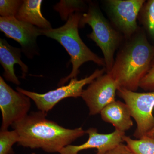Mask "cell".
<instances>
[{
    "label": "cell",
    "instance_id": "2",
    "mask_svg": "<svg viewBox=\"0 0 154 154\" xmlns=\"http://www.w3.org/2000/svg\"><path fill=\"white\" fill-rule=\"evenodd\" d=\"M154 58V46L149 42L144 34L140 33L118 53L108 74L119 87L136 92Z\"/></svg>",
    "mask_w": 154,
    "mask_h": 154
},
{
    "label": "cell",
    "instance_id": "14",
    "mask_svg": "<svg viewBox=\"0 0 154 154\" xmlns=\"http://www.w3.org/2000/svg\"><path fill=\"white\" fill-rule=\"evenodd\" d=\"M42 0H24L15 18L22 22L30 23L42 29H51L50 23L42 16Z\"/></svg>",
    "mask_w": 154,
    "mask_h": 154
},
{
    "label": "cell",
    "instance_id": "8",
    "mask_svg": "<svg viewBox=\"0 0 154 154\" xmlns=\"http://www.w3.org/2000/svg\"><path fill=\"white\" fill-rule=\"evenodd\" d=\"M119 87L108 73L98 77L91 83L81 96L89 108L90 115L99 114L104 107L116 101Z\"/></svg>",
    "mask_w": 154,
    "mask_h": 154
},
{
    "label": "cell",
    "instance_id": "1",
    "mask_svg": "<svg viewBox=\"0 0 154 154\" xmlns=\"http://www.w3.org/2000/svg\"><path fill=\"white\" fill-rule=\"evenodd\" d=\"M47 113L31 112L11 125L18 133V145L31 149H41L48 153L59 152L86 134L82 127L65 128L46 118Z\"/></svg>",
    "mask_w": 154,
    "mask_h": 154
},
{
    "label": "cell",
    "instance_id": "3",
    "mask_svg": "<svg viewBox=\"0 0 154 154\" xmlns=\"http://www.w3.org/2000/svg\"><path fill=\"white\" fill-rule=\"evenodd\" d=\"M82 14L76 12L69 17L66 23L56 29H40L41 35H44L57 41L67 51L71 57L72 69L67 76L62 78L58 86H63L69 80L77 78L79 69L87 62H94L99 66H105L103 58L99 57L85 44L79 34L80 20Z\"/></svg>",
    "mask_w": 154,
    "mask_h": 154
},
{
    "label": "cell",
    "instance_id": "17",
    "mask_svg": "<svg viewBox=\"0 0 154 154\" xmlns=\"http://www.w3.org/2000/svg\"><path fill=\"white\" fill-rule=\"evenodd\" d=\"M84 4L81 1H61L54 9L59 13L62 20H67L71 15L81 10Z\"/></svg>",
    "mask_w": 154,
    "mask_h": 154
},
{
    "label": "cell",
    "instance_id": "13",
    "mask_svg": "<svg viewBox=\"0 0 154 154\" xmlns=\"http://www.w3.org/2000/svg\"><path fill=\"white\" fill-rule=\"evenodd\" d=\"M103 121L113 125L115 130L125 132L133 125L128 106L120 101H115L104 107L100 113Z\"/></svg>",
    "mask_w": 154,
    "mask_h": 154
},
{
    "label": "cell",
    "instance_id": "5",
    "mask_svg": "<svg viewBox=\"0 0 154 154\" xmlns=\"http://www.w3.org/2000/svg\"><path fill=\"white\" fill-rule=\"evenodd\" d=\"M117 94L128 106L136 122L134 136L137 139L145 136L154 127V91L137 93L119 87Z\"/></svg>",
    "mask_w": 154,
    "mask_h": 154
},
{
    "label": "cell",
    "instance_id": "22",
    "mask_svg": "<svg viewBox=\"0 0 154 154\" xmlns=\"http://www.w3.org/2000/svg\"><path fill=\"white\" fill-rule=\"evenodd\" d=\"M146 136L154 138V127L150 131H149V132L147 134Z\"/></svg>",
    "mask_w": 154,
    "mask_h": 154
},
{
    "label": "cell",
    "instance_id": "12",
    "mask_svg": "<svg viewBox=\"0 0 154 154\" xmlns=\"http://www.w3.org/2000/svg\"><path fill=\"white\" fill-rule=\"evenodd\" d=\"M21 48L13 47L5 39H0V63L4 69L3 76L7 81L16 85H20L14 71V65L18 64L22 72L23 78L28 71V67L21 60Z\"/></svg>",
    "mask_w": 154,
    "mask_h": 154
},
{
    "label": "cell",
    "instance_id": "11",
    "mask_svg": "<svg viewBox=\"0 0 154 154\" xmlns=\"http://www.w3.org/2000/svg\"><path fill=\"white\" fill-rule=\"evenodd\" d=\"M89 135L87 142L80 145H69L62 149L59 154H79L80 151L89 149H96V154H105L116 146L123 143V137L125 132L115 130L113 132L107 134H100L98 130L91 128L86 131Z\"/></svg>",
    "mask_w": 154,
    "mask_h": 154
},
{
    "label": "cell",
    "instance_id": "9",
    "mask_svg": "<svg viewBox=\"0 0 154 154\" xmlns=\"http://www.w3.org/2000/svg\"><path fill=\"white\" fill-rule=\"evenodd\" d=\"M0 30L7 37L19 42L22 51L28 57L37 53L36 39L41 35L40 28L22 21L15 17H0Z\"/></svg>",
    "mask_w": 154,
    "mask_h": 154
},
{
    "label": "cell",
    "instance_id": "15",
    "mask_svg": "<svg viewBox=\"0 0 154 154\" xmlns=\"http://www.w3.org/2000/svg\"><path fill=\"white\" fill-rule=\"evenodd\" d=\"M123 140L134 154H154V138L146 135L134 140L125 134Z\"/></svg>",
    "mask_w": 154,
    "mask_h": 154
},
{
    "label": "cell",
    "instance_id": "21",
    "mask_svg": "<svg viewBox=\"0 0 154 154\" xmlns=\"http://www.w3.org/2000/svg\"><path fill=\"white\" fill-rule=\"evenodd\" d=\"M105 154H134L126 145L121 143L108 151Z\"/></svg>",
    "mask_w": 154,
    "mask_h": 154
},
{
    "label": "cell",
    "instance_id": "10",
    "mask_svg": "<svg viewBox=\"0 0 154 154\" xmlns=\"http://www.w3.org/2000/svg\"><path fill=\"white\" fill-rule=\"evenodd\" d=\"M145 2L144 0L107 1L114 23L125 36L130 37L137 30L138 16Z\"/></svg>",
    "mask_w": 154,
    "mask_h": 154
},
{
    "label": "cell",
    "instance_id": "4",
    "mask_svg": "<svg viewBox=\"0 0 154 154\" xmlns=\"http://www.w3.org/2000/svg\"><path fill=\"white\" fill-rule=\"evenodd\" d=\"M87 24L90 25L93 30L88 37L95 42L102 50L105 70L108 73L114 64V53L120 42V36L98 7L94 5H90L88 12L82 15L79 27H84Z\"/></svg>",
    "mask_w": 154,
    "mask_h": 154
},
{
    "label": "cell",
    "instance_id": "18",
    "mask_svg": "<svg viewBox=\"0 0 154 154\" xmlns=\"http://www.w3.org/2000/svg\"><path fill=\"white\" fill-rule=\"evenodd\" d=\"M140 12L145 27L154 38V0H149L145 3Z\"/></svg>",
    "mask_w": 154,
    "mask_h": 154
},
{
    "label": "cell",
    "instance_id": "20",
    "mask_svg": "<svg viewBox=\"0 0 154 154\" xmlns=\"http://www.w3.org/2000/svg\"><path fill=\"white\" fill-rule=\"evenodd\" d=\"M140 88L144 91H154V59L148 72L140 81Z\"/></svg>",
    "mask_w": 154,
    "mask_h": 154
},
{
    "label": "cell",
    "instance_id": "7",
    "mask_svg": "<svg viewBox=\"0 0 154 154\" xmlns=\"http://www.w3.org/2000/svg\"><path fill=\"white\" fill-rule=\"evenodd\" d=\"M31 107L30 99L16 91L0 77V109L2 113L1 131L8 130L14 123L28 114Z\"/></svg>",
    "mask_w": 154,
    "mask_h": 154
},
{
    "label": "cell",
    "instance_id": "6",
    "mask_svg": "<svg viewBox=\"0 0 154 154\" xmlns=\"http://www.w3.org/2000/svg\"><path fill=\"white\" fill-rule=\"evenodd\" d=\"M105 71V68L98 69L89 76L80 80L77 79V78L72 79L66 85L61 86L45 94H38L19 87H17V90L33 100L39 111L47 113L63 99L69 97H81L84 91L83 88L86 85H90L98 77L104 74Z\"/></svg>",
    "mask_w": 154,
    "mask_h": 154
},
{
    "label": "cell",
    "instance_id": "16",
    "mask_svg": "<svg viewBox=\"0 0 154 154\" xmlns=\"http://www.w3.org/2000/svg\"><path fill=\"white\" fill-rule=\"evenodd\" d=\"M19 135L15 130L1 131L0 132V154H14L13 146L19 142Z\"/></svg>",
    "mask_w": 154,
    "mask_h": 154
},
{
    "label": "cell",
    "instance_id": "19",
    "mask_svg": "<svg viewBox=\"0 0 154 154\" xmlns=\"http://www.w3.org/2000/svg\"><path fill=\"white\" fill-rule=\"evenodd\" d=\"M23 1L20 0H1L0 15L1 17H15Z\"/></svg>",
    "mask_w": 154,
    "mask_h": 154
}]
</instances>
